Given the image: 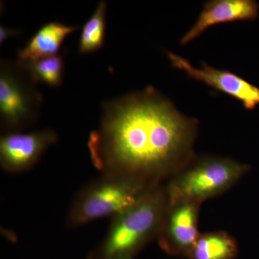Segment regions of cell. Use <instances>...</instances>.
Masks as SVG:
<instances>
[{
  "label": "cell",
  "mask_w": 259,
  "mask_h": 259,
  "mask_svg": "<svg viewBox=\"0 0 259 259\" xmlns=\"http://www.w3.org/2000/svg\"><path fill=\"white\" fill-rule=\"evenodd\" d=\"M163 182L120 173H102L101 176L79 191L66 218L69 228H78L96 220L115 217L134 206Z\"/></svg>",
  "instance_id": "cell-3"
},
{
  "label": "cell",
  "mask_w": 259,
  "mask_h": 259,
  "mask_svg": "<svg viewBox=\"0 0 259 259\" xmlns=\"http://www.w3.org/2000/svg\"><path fill=\"white\" fill-rule=\"evenodd\" d=\"M249 165L221 156H196L164 185L168 202L202 204L229 190L250 171Z\"/></svg>",
  "instance_id": "cell-4"
},
{
  "label": "cell",
  "mask_w": 259,
  "mask_h": 259,
  "mask_svg": "<svg viewBox=\"0 0 259 259\" xmlns=\"http://www.w3.org/2000/svg\"><path fill=\"white\" fill-rule=\"evenodd\" d=\"M202 204L192 201L168 202L157 238L165 253L187 257L198 239L199 212Z\"/></svg>",
  "instance_id": "cell-6"
},
{
  "label": "cell",
  "mask_w": 259,
  "mask_h": 259,
  "mask_svg": "<svg viewBox=\"0 0 259 259\" xmlns=\"http://www.w3.org/2000/svg\"><path fill=\"white\" fill-rule=\"evenodd\" d=\"M259 5L253 0H212L204 4L199 18L182 37L180 44L187 45L207 29L218 24L253 20L258 18Z\"/></svg>",
  "instance_id": "cell-9"
},
{
  "label": "cell",
  "mask_w": 259,
  "mask_h": 259,
  "mask_svg": "<svg viewBox=\"0 0 259 259\" xmlns=\"http://www.w3.org/2000/svg\"><path fill=\"white\" fill-rule=\"evenodd\" d=\"M79 29V26H71L58 22H50L42 25L25 47L19 49L18 61L35 62L56 55L66 36Z\"/></svg>",
  "instance_id": "cell-10"
},
{
  "label": "cell",
  "mask_w": 259,
  "mask_h": 259,
  "mask_svg": "<svg viewBox=\"0 0 259 259\" xmlns=\"http://www.w3.org/2000/svg\"><path fill=\"white\" fill-rule=\"evenodd\" d=\"M107 8V2H100L91 18L83 25L79 38V54L95 52L103 47L106 30Z\"/></svg>",
  "instance_id": "cell-12"
},
{
  "label": "cell",
  "mask_w": 259,
  "mask_h": 259,
  "mask_svg": "<svg viewBox=\"0 0 259 259\" xmlns=\"http://www.w3.org/2000/svg\"><path fill=\"white\" fill-rule=\"evenodd\" d=\"M58 135L53 130L4 134L0 139V164L5 171L20 174L35 166L44 152L56 143Z\"/></svg>",
  "instance_id": "cell-7"
},
{
  "label": "cell",
  "mask_w": 259,
  "mask_h": 259,
  "mask_svg": "<svg viewBox=\"0 0 259 259\" xmlns=\"http://www.w3.org/2000/svg\"><path fill=\"white\" fill-rule=\"evenodd\" d=\"M237 241L226 231L201 233L186 258L188 259H235L238 256Z\"/></svg>",
  "instance_id": "cell-11"
},
{
  "label": "cell",
  "mask_w": 259,
  "mask_h": 259,
  "mask_svg": "<svg viewBox=\"0 0 259 259\" xmlns=\"http://www.w3.org/2000/svg\"><path fill=\"white\" fill-rule=\"evenodd\" d=\"M18 61L28 70L35 83H46L52 88L60 86L62 83L64 70V54H58L49 56L35 62Z\"/></svg>",
  "instance_id": "cell-13"
},
{
  "label": "cell",
  "mask_w": 259,
  "mask_h": 259,
  "mask_svg": "<svg viewBox=\"0 0 259 259\" xmlns=\"http://www.w3.org/2000/svg\"><path fill=\"white\" fill-rule=\"evenodd\" d=\"M18 60L0 62V125L4 134L20 132L38 120L44 97Z\"/></svg>",
  "instance_id": "cell-5"
},
{
  "label": "cell",
  "mask_w": 259,
  "mask_h": 259,
  "mask_svg": "<svg viewBox=\"0 0 259 259\" xmlns=\"http://www.w3.org/2000/svg\"><path fill=\"white\" fill-rule=\"evenodd\" d=\"M20 33V30L6 28L4 25L0 26V44H3L10 37L16 36Z\"/></svg>",
  "instance_id": "cell-14"
},
{
  "label": "cell",
  "mask_w": 259,
  "mask_h": 259,
  "mask_svg": "<svg viewBox=\"0 0 259 259\" xmlns=\"http://www.w3.org/2000/svg\"><path fill=\"white\" fill-rule=\"evenodd\" d=\"M163 183L158 184L139 202L112 218L106 236L88 259H134L157 239L168 205Z\"/></svg>",
  "instance_id": "cell-2"
},
{
  "label": "cell",
  "mask_w": 259,
  "mask_h": 259,
  "mask_svg": "<svg viewBox=\"0 0 259 259\" xmlns=\"http://www.w3.org/2000/svg\"><path fill=\"white\" fill-rule=\"evenodd\" d=\"M167 56L173 67L184 71L190 78L241 102L246 110H253L259 105V88L234 73L214 69L206 62L201 68L194 67L185 58L168 51Z\"/></svg>",
  "instance_id": "cell-8"
},
{
  "label": "cell",
  "mask_w": 259,
  "mask_h": 259,
  "mask_svg": "<svg viewBox=\"0 0 259 259\" xmlns=\"http://www.w3.org/2000/svg\"><path fill=\"white\" fill-rule=\"evenodd\" d=\"M197 128L196 119L149 86L102 102L100 125L88 140L90 158L102 173L163 182L197 156Z\"/></svg>",
  "instance_id": "cell-1"
}]
</instances>
